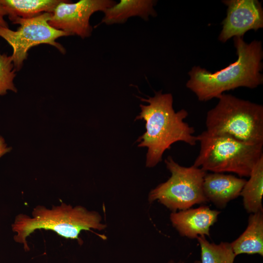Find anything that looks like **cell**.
I'll return each instance as SVG.
<instances>
[{"label": "cell", "mask_w": 263, "mask_h": 263, "mask_svg": "<svg viewBox=\"0 0 263 263\" xmlns=\"http://www.w3.org/2000/svg\"><path fill=\"white\" fill-rule=\"evenodd\" d=\"M148 97H139L148 104L140 105L141 112L135 119L146 122V131L137 141L139 147L148 148L146 166L152 168L162 161L163 153L172 144L182 141L194 146L198 139L194 135V128L184 121L188 112L185 109L177 112L174 110L171 94L159 91Z\"/></svg>", "instance_id": "cell-1"}, {"label": "cell", "mask_w": 263, "mask_h": 263, "mask_svg": "<svg viewBox=\"0 0 263 263\" xmlns=\"http://www.w3.org/2000/svg\"><path fill=\"white\" fill-rule=\"evenodd\" d=\"M238 58L226 67L211 73L200 66H194L188 72L186 87L201 101L218 98L225 92L244 87L257 88L263 83L262 42L254 40L245 42L243 37H233Z\"/></svg>", "instance_id": "cell-2"}, {"label": "cell", "mask_w": 263, "mask_h": 263, "mask_svg": "<svg viewBox=\"0 0 263 263\" xmlns=\"http://www.w3.org/2000/svg\"><path fill=\"white\" fill-rule=\"evenodd\" d=\"M102 220L100 214L95 211L62 202L51 208L37 206L33 209L32 216L18 214L12 225V229L16 233L14 241L23 244L24 249L28 250L27 237L36 230H51L67 239H79V234L82 230H104L106 225L102 223Z\"/></svg>", "instance_id": "cell-3"}, {"label": "cell", "mask_w": 263, "mask_h": 263, "mask_svg": "<svg viewBox=\"0 0 263 263\" xmlns=\"http://www.w3.org/2000/svg\"><path fill=\"white\" fill-rule=\"evenodd\" d=\"M208 111L206 131L251 145H263V106L225 93Z\"/></svg>", "instance_id": "cell-4"}, {"label": "cell", "mask_w": 263, "mask_h": 263, "mask_svg": "<svg viewBox=\"0 0 263 263\" xmlns=\"http://www.w3.org/2000/svg\"><path fill=\"white\" fill-rule=\"evenodd\" d=\"M197 137L200 150L193 165L206 172H228L240 177H249L263 155V145H248L229 136L212 135L206 131Z\"/></svg>", "instance_id": "cell-5"}, {"label": "cell", "mask_w": 263, "mask_h": 263, "mask_svg": "<svg viewBox=\"0 0 263 263\" xmlns=\"http://www.w3.org/2000/svg\"><path fill=\"white\" fill-rule=\"evenodd\" d=\"M165 162L171 176L150 191L148 197L150 203L157 201L172 212H176L208 202L203 188L206 171L193 165L181 166L171 156Z\"/></svg>", "instance_id": "cell-6"}, {"label": "cell", "mask_w": 263, "mask_h": 263, "mask_svg": "<svg viewBox=\"0 0 263 263\" xmlns=\"http://www.w3.org/2000/svg\"><path fill=\"white\" fill-rule=\"evenodd\" d=\"M51 16V13H43L30 19L17 17L12 21L13 24L20 25L17 31L0 27V37L12 47L11 56L17 71L22 68L28 51L32 47L48 44L56 48L61 53H65V48L56 40L70 35L50 26L48 21Z\"/></svg>", "instance_id": "cell-7"}, {"label": "cell", "mask_w": 263, "mask_h": 263, "mask_svg": "<svg viewBox=\"0 0 263 263\" xmlns=\"http://www.w3.org/2000/svg\"><path fill=\"white\" fill-rule=\"evenodd\" d=\"M116 3L112 0H80L75 3L61 0L52 13L48 23L70 36L89 38L93 31L90 24L91 16L96 12H103Z\"/></svg>", "instance_id": "cell-8"}, {"label": "cell", "mask_w": 263, "mask_h": 263, "mask_svg": "<svg viewBox=\"0 0 263 263\" xmlns=\"http://www.w3.org/2000/svg\"><path fill=\"white\" fill-rule=\"evenodd\" d=\"M227 15L218 39L225 42L232 37H243L250 30L263 27V10L257 0H226Z\"/></svg>", "instance_id": "cell-9"}, {"label": "cell", "mask_w": 263, "mask_h": 263, "mask_svg": "<svg viewBox=\"0 0 263 263\" xmlns=\"http://www.w3.org/2000/svg\"><path fill=\"white\" fill-rule=\"evenodd\" d=\"M220 211L202 206L172 212L170 220L179 234L189 239L210 235V229L217 221Z\"/></svg>", "instance_id": "cell-10"}, {"label": "cell", "mask_w": 263, "mask_h": 263, "mask_svg": "<svg viewBox=\"0 0 263 263\" xmlns=\"http://www.w3.org/2000/svg\"><path fill=\"white\" fill-rule=\"evenodd\" d=\"M246 180L223 173H206L203 188L208 202L223 208L228 203L240 195Z\"/></svg>", "instance_id": "cell-11"}, {"label": "cell", "mask_w": 263, "mask_h": 263, "mask_svg": "<svg viewBox=\"0 0 263 263\" xmlns=\"http://www.w3.org/2000/svg\"><path fill=\"white\" fill-rule=\"evenodd\" d=\"M156 3V1L152 0H121L103 12L104 16L99 24L123 23L134 16L148 20L150 16L157 15L154 9Z\"/></svg>", "instance_id": "cell-12"}, {"label": "cell", "mask_w": 263, "mask_h": 263, "mask_svg": "<svg viewBox=\"0 0 263 263\" xmlns=\"http://www.w3.org/2000/svg\"><path fill=\"white\" fill-rule=\"evenodd\" d=\"M230 244L236 256L242 254L263 256V212L250 214L246 229Z\"/></svg>", "instance_id": "cell-13"}, {"label": "cell", "mask_w": 263, "mask_h": 263, "mask_svg": "<svg viewBox=\"0 0 263 263\" xmlns=\"http://www.w3.org/2000/svg\"><path fill=\"white\" fill-rule=\"evenodd\" d=\"M249 177L240 193L244 208L250 214L263 212V155L253 167Z\"/></svg>", "instance_id": "cell-14"}, {"label": "cell", "mask_w": 263, "mask_h": 263, "mask_svg": "<svg viewBox=\"0 0 263 263\" xmlns=\"http://www.w3.org/2000/svg\"><path fill=\"white\" fill-rule=\"evenodd\" d=\"M61 0H0L9 19H30L43 13H52Z\"/></svg>", "instance_id": "cell-15"}, {"label": "cell", "mask_w": 263, "mask_h": 263, "mask_svg": "<svg viewBox=\"0 0 263 263\" xmlns=\"http://www.w3.org/2000/svg\"><path fill=\"white\" fill-rule=\"evenodd\" d=\"M197 239L200 246L201 263H234L236 256L230 243H210L205 236Z\"/></svg>", "instance_id": "cell-16"}, {"label": "cell", "mask_w": 263, "mask_h": 263, "mask_svg": "<svg viewBox=\"0 0 263 263\" xmlns=\"http://www.w3.org/2000/svg\"><path fill=\"white\" fill-rule=\"evenodd\" d=\"M16 71L12 56L0 52V95H5L8 90L17 92L14 83Z\"/></svg>", "instance_id": "cell-17"}, {"label": "cell", "mask_w": 263, "mask_h": 263, "mask_svg": "<svg viewBox=\"0 0 263 263\" xmlns=\"http://www.w3.org/2000/svg\"><path fill=\"white\" fill-rule=\"evenodd\" d=\"M7 15V12L0 2V27L9 28L7 22L4 19V16Z\"/></svg>", "instance_id": "cell-18"}, {"label": "cell", "mask_w": 263, "mask_h": 263, "mask_svg": "<svg viewBox=\"0 0 263 263\" xmlns=\"http://www.w3.org/2000/svg\"><path fill=\"white\" fill-rule=\"evenodd\" d=\"M11 148L8 147L2 137L0 136V158L11 150Z\"/></svg>", "instance_id": "cell-19"}, {"label": "cell", "mask_w": 263, "mask_h": 263, "mask_svg": "<svg viewBox=\"0 0 263 263\" xmlns=\"http://www.w3.org/2000/svg\"><path fill=\"white\" fill-rule=\"evenodd\" d=\"M167 263H176L173 260H170L168 262H167ZM176 263H184L182 261H180V262H178Z\"/></svg>", "instance_id": "cell-20"}, {"label": "cell", "mask_w": 263, "mask_h": 263, "mask_svg": "<svg viewBox=\"0 0 263 263\" xmlns=\"http://www.w3.org/2000/svg\"><path fill=\"white\" fill-rule=\"evenodd\" d=\"M193 263H201V262L200 261H195Z\"/></svg>", "instance_id": "cell-21"}]
</instances>
